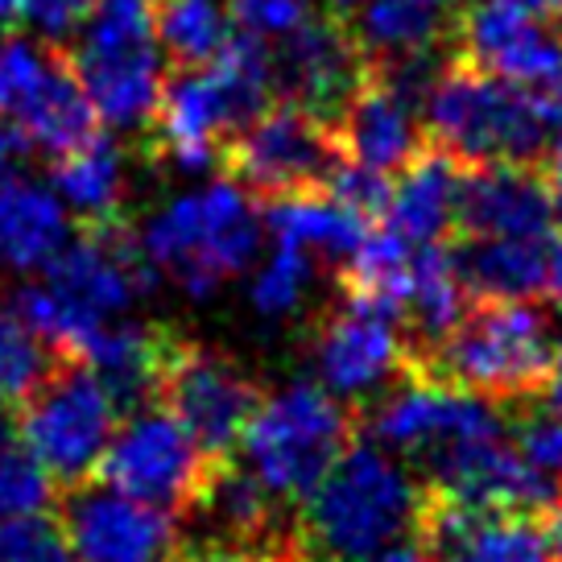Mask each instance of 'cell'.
<instances>
[{"label": "cell", "instance_id": "cell-1", "mask_svg": "<svg viewBox=\"0 0 562 562\" xmlns=\"http://www.w3.org/2000/svg\"><path fill=\"white\" fill-rule=\"evenodd\" d=\"M422 480L381 442L356 435L290 517L281 562H376L409 542Z\"/></svg>", "mask_w": 562, "mask_h": 562}, {"label": "cell", "instance_id": "cell-2", "mask_svg": "<svg viewBox=\"0 0 562 562\" xmlns=\"http://www.w3.org/2000/svg\"><path fill=\"white\" fill-rule=\"evenodd\" d=\"M550 351V315L533 299H472L439 348L405 369L517 409L542 393Z\"/></svg>", "mask_w": 562, "mask_h": 562}, {"label": "cell", "instance_id": "cell-3", "mask_svg": "<svg viewBox=\"0 0 562 562\" xmlns=\"http://www.w3.org/2000/svg\"><path fill=\"white\" fill-rule=\"evenodd\" d=\"M422 133L426 140L456 154L463 166L480 161H521L538 166L554 124L529 88L496 79L475 63L447 50L422 100Z\"/></svg>", "mask_w": 562, "mask_h": 562}, {"label": "cell", "instance_id": "cell-4", "mask_svg": "<svg viewBox=\"0 0 562 562\" xmlns=\"http://www.w3.org/2000/svg\"><path fill=\"white\" fill-rule=\"evenodd\" d=\"M356 435H360L356 405L335 397L331 389L299 381L257 402L236 451L240 463L281 505H299L335 459L348 451Z\"/></svg>", "mask_w": 562, "mask_h": 562}, {"label": "cell", "instance_id": "cell-5", "mask_svg": "<svg viewBox=\"0 0 562 562\" xmlns=\"http://www.w3.org/2000/svg\"><path fill=\"white\" fill-rule=\"evenodd\" d=\"M261 228L257 199L240 182L220 178L207 191L182 194L170 207H161L137 240L154 269L178 278L191 299H211L257 257Z\"/></svg>", "mask_w": 562, "mask_h": 562}, {"label": "cell", "instance_id": "cell-6", "mask_svg": "<svg viewBox=\"0 0 562 562\" xmlns=\"http://www.w3.org/2000/svg\"><path fill=\"white\" fill-rule=\"evenodd\" d=\"M67 54L95 121L140 137L166 88V58L154 37V0H95L79 46Z\"/></svg>", "mask_w": 562, "mask_h": 562}, {"label": "cell", "instance_id": "cell-7", "mask_svg": "<svg viewBox=\"0 0 562 562\" xmlns=\"http://www.w3.org/2000/svg\"><path fill=\"white\" fill-rule=\"evenodd\" d=\"M116 405L100 385V376L83 360L58 356L25 402L13 409V430L42 463L54 488H70L91 480L116 430Z\"/></svg>", "mask_w": 562, "mask_h": 562}, {"label": "cell", "instance_id": "cell-8", "mask_svg": "<svg viewBox=\"0 0 562 562\" xmlns=\"http://www.w3.org/2000/svg\"><path fill=\"white\" fill-rule=\"evenodd\" d=\"M344 149L331 124L311 116L290 100H269L252 121L228 140L220 170L240 182L252 199H285V194L327 191L331 175L344 166Z\"/></svg>", "mask_w": 562, "mask_h": 562}, {"label": "cell", "instance_id": "cell-9", "mask_svg": "<svg viewBox=\"0 0 562 562\" xmlns=\"http://www.w3.org/2000/svg\"><path fill=\"white\" fill-rule=\"evenodd\" d=\"M211 463L215 459L191 439V430L166 405L154 402L124 414L91 480L133 501H145L154 509L175 513L182 521V513L191 509V501L207 480Z\"/></svg>", "mask_w": 562, "mask_h": 562}, {"label": "cell", "instance_id": "cell-10", "mask_svg": "<svg viewBox=\"0 0 562 562\" xmlns=\"http://www.w3.org/2000/svg\"><path fill=\"white\" fill-rule=\"evenodd\" d=\"M261 397L265 389L240 360L203 348L178 331L175 348L166 356V369H161L158 402L191 430V439L211 459L236 456L240 430Z\"/></svg>", "mask_w": 562, "mask_h": 562}, {"label": "cell", "instance_id": "cell-11", "mask_svg": "<svg viewBox=\"0 0 562 562\" xmlns=\"http://www.w3.org/2000/svg\"><path fill=\"white\" fill-rule=\"evenodd\" d=\"M50 513L79 562H178L182 521L100 480L54 488Z\"/></svg>", "mask_w": 562, "mask_h": 562}, {"label": "cell", "instance_id": "cell-12", "mask_svg": "<svg viewBox=\"0 0 562 562\" xmlns=\"http://www.w3.org/2000/svg\"><path fill=\"white\" fill-rule=\"evenodd\" d=\"M269 63H273V100L306 108L331 128L372 67L364 50L356 46L348 21L331 13H315L299 30L278 37Z\"/></svg>", "mask_w": 562, "mask_h": 562}, {"label": "cell", "instance_id": "cell-13", "mask_svg": "<svg viewBox=\"0 0 562 562\" xmlns=\"http://www.w3.org/2000/svg\"><path fill=\"white\" fill-rule=\"evenodd\" d=\"M311 344L323 389L356 405V414L405 372L402 318L376 306L335 299L331 311L318 315Z\"/></svg>", "mask_w": 562, "mask_h": 562}, {"label": "cell", "instance_id": "cell-14", "mask_svg": "<svg viewBox=\"0 0 562 562\" xmlns=\"http://www.w3.org/2000/svg\"><path fill=\"white\" fill-rule=\"evenodd\" d=\"M447 50L529 91L562 75V37L521 0H468L451 13Z\"/></svg>", "mask_w": 562, "mask_h": 562}, {"label": "cell", "instance_id": "cell-15", "mask_svg": "<svg viewBox=\"0 0 562 562\" xmlns=\"http://www.w3.org/2000/svg\"><path fill=\"white\" fill-rule=\"evenodd\" d=\"M456 232L459 236L554 240V203H550L542 166H521V161L463 166Z\"/></svg>", "mask_w": 562, "mask_h": 562}, {"label": "cell", "instance_id": "cell-16", "mask_svg": "<svg viewBox=\"0 0 562 562\" xmlns=\"http://www.w3.org/2000/svg\"><path fill=\"white\" fill-rule=\"evenodd\" d=\"M418 116V100L397 79H389L381 67H369L360 91L335 121V137H339V149L348 161L381 170V175H397L426 140Z\"/></svg>", "mask_w": 562, "mask_h": 562}, {"label": "cell", "instance_id": "cell-17", "mask_svg": "<svg viewBox=\"0 0 562 562\" xmlns=\"http://www.w3.org/2000/svg\"><path fill=\"white\" fill-rule=\"evenodd\" d=\"M175 339V327H158V323H104L91 335L79 360L100 376V385L116 405V418L158 402L161 369Z\"/></svg>", "mask_w": 562, "mask_h": 562}, {"label": "cell", "instance_id": "cell-18", "mask_svg": "<svg viewBox=\"0 0 562 562\" xmlns=\"http://www.w3.org/2000/svg\"><path fill=\"white\" fill-rule=\"evenodd\" d=\"M459 182H463V161L435 140H422L418 154L393 178L385 228L397 232L405 245L447 240V232H456Z\"/></svg>", "mask_w": 562, "mask_h": 562}, {"label": "cell", "instance_id": "cell-19", "mask_svg": "<svg viewBox=\"0 0 562 562\" xmlns=\"http://www.w3.org/2000/svg\"><path fill=\"white\" fill-rule=\"evenodd\" d=\"M468 285L456 269V252L447 240L418 245L409 252V285L402 306V335H405V364H422L430 351L451 335L463 311H468Z\"/></svg>", "mask_w": 562, "mask_h": 562}, {"label": "cell", "instance_id": "cell-20", "mask_svg": "<svg viewBox=\"0 0 562 562\" xmlns=\"http://www.w3.org/2000/svg\"><path fill=\"white\" fill-rule=\"evenodd\" d=\"M451 0H360L348 30L369 63L389 67L405 58L447 50Z\"/></svg>", "mask_w": 562, "mask_h": 562}, {"label": "cell", "instance_id": "cell-21", "mask_svg": "<svg viewBox=\"0 0 562 562\" xmlns=\"http://www.w3.org/2000/svg\"><path fill=\"white\" fill-rule=\"evenodd\" d=\"M13 124L30 137V145H34L37 154H46L50 161L70 154V149H79L83 140L100 133L88 91L79 83L75 67H70L67 46L54 50L50 67L42 75V83H37L34 95L18 108Z\"/></svg>", "mask_w": 562, "mask_h": 562}, {"label": "cell", "instance_id": "cell-22", "mask_svg": "<svg viewBox=\"0 0 562 562\" xmlns=\"http://www.w3.org/2000/svg\"><path fill=\"white\" fill-rule=\"evenodd\" d=\"M70 224L63 203L42 182L25 175L0 178V265L4 269H46L58 248L67 245Z\"/></svg>", "mask_w": 562, "mask_h": 562}, {"label": "cell", "instance_id": "cell-23", "mask_svg": "<svg viewBox=\"0 0 562 562\" xmlns=\"http://www.w3.org/2000/svg\"><path fill=\"white\" fill-rule=\"evenodd\" d=\"M546 245L513 236H456V269L472 299H533L546 294Z\"/></svg>", "mask_w": 562, "mask_h": 562}, {"label": "cell", "instance_id": "cell-24", "mask_svg": "<svg viewBox=\"0 0 562 562\" xmlns=\"http://www.w3.org/2000/svg\"><path fill=\"white\" fill-rule=\"evenodd\" d=\"M54 191L67 199L79 224H108L128 220L124 215V154L104 133L88 137L79 149L50 161Z\"/></svg>", "mask_w": 562, "mask_h": 562}, {"label": "cell", "instance_id": "cell-25", "mask_svg": "<svg viewBox=\"0 0 562 562\" xmlns=\"http://www.w3.org/2000/svg\"><path fill=\"white\" fill-rule=\"evenodd\" d=\"M265 228L273 232L278 245H299L318 257H348L351 248L364 240L372 228L369 220H360L356 211L339 207L327 191L311 194H285V199H269L261 203Z\"/></svg>", "mask_w": 562, "mask_h": 562}, {"label": "cell", "instance_id": "cell-26", "mask_svg": "<svg viewBox=\"0 0 562 562\" xmlns=\"http://www.w3.org/2000/svg\"><path fill=\"white\" fill-rule=\"evenodd\" d=\"M405 285H409V245L393 228H369L364 240L335 269L339 299L376 306L397 318L405 306Z\"/></svg>", "mask_w": 562, "mask_h": 562}, {"label": "cell", "instance_id": "cell-27", "mask_svg": "<svg viewBox=\"0 0 562 562\" xmlns=\"http://www.w3.org/2000/svg\"><path fill=\"white\" fill-rule=\"evenodd\" d=\"M232 34L224 0H154V37L170 70L207 67Z\"/></svg>", "mask_w": 562, "mask_h": 562}, {"label": "cell", "instance_id": "cell-28", "mask_svg": "<svg viewBox=\"0 0 562 562\" xmlns=\"http://www.w3.org/2000/svg\"><path fill=\"white\" fill-rule=\"evenodd\" d=\"M54 360L58 356L30 331V323L18 315L13 299H0V418H13V409L46 376Z\"/></svg>", "mask_w": 562, "mask_h": 562}, {"label": "cell", "instance_id": "cell-29", "mask_svg": "<svg viewBox=\"0 0 562 562\" xmlns=\"http://www.w3.org/2000/svg\"><path fill=\"white\" fill-rule=\"evenodd\" d=\"M54 501L50 475L30 456V447L18 439L13 418H0V521L46 513Z\"/></svg>", "mask_w": 562, "mask_h": 562}, {"label": "cell", "instance_id": "cell-30", "mask_svg": "<svg viewBox=\"0 0 562 562\" xmlns=\"http://www.w3.org/2000/svg\"><path fill=\"white\" fill-rule=\"evenodd\" d=\"M456 562H550L533 517L488 513L459 546Z\"/></svg>", "mask_w": 562, "mask_h": 562}, {"label": "cell", "instance_id": "cell-31", "mask_svg": "<svg viewBox=\"0 0 562 562\" xmlns=\"http://www.w3.org/2000/svg\"><path fill=\"white\" fill-rule=\"evenodd\" d=\"M311 273H315V265H311V252L299 245H278V252L269 257L257 281H252V306L261 311V315H294L299 311V302L306 299V285H311Z\"/></svg>", "mask_w": 562, "mask_h": 562}, {"label": "cell", "instance_id": "cell-32", "mask_svg": "<svg viewBox=\"0 0 562 562\" xmlns=\"http://www.w3.org/2000/svg\"><path fill=\"white\" fill-rule=\"evenodd\" d=\"M0 562H79L54 513H25L0 521Z\"/></svg>", "mask_w": 562, "mask_h": 562}, {"label": "cell", "instance_id": "cell-33", "mask_svg": "<svg viewBox=\"0 0 562 562\" xmlns=\"http://www.w3.org/2000/svg\"><path fill=\"white\" fill-rule=\"evenodd\" d=\"M513 451L526 459L533 472L554 480L562 488V414L550 405H517L513 418Z\"/></svg>", "mask_w": 562, "mask_h": 562}, {"label": "cell", "instance_id": "cell-34", "mask_svg": "<svg viewBox=\"0 0 562 562\" xmlns=\"http://www.w3.org/2000/svg\"><path fill=\"white\" fill-rule=\"evenodd\" d=\"M228 18L236 34L278 42L315 18V0H228Z\"/></svg>", "mask_w": 562, "mask_h": 562}, {"label": "cell", "instance_id": "cell-35", "mask_svg": "<svg viewBox=\"0 0 562 562\" xmlns=\"http://www.w3.org/2000/svg\"><path fill=\"white\" fill-rule=\"evenodd\" d=\"M95 0H25L21 21H30L46 42H63L88 21Z\"/></svg>", "mask_w": 562, "mask_h": 562}, {"label": "cell", "instance_id": "cell-36", "mask_svg": "<svg viewBox=\"0 0 562 562\" xmlns=\"http://www.w3.org/2000/svg\"><path fill=\"white\" fill-rule=\"evenodd\" d=\"M178 562H281V554H265V550H248V546L194 542L178 550Z\"/></svg>", "mask_w": 562, "mask_h": 562}, {"label": "cell", "instance_id": "cell-37", "mask_svg": "<svg viewBox=\"0 0 562 562\" xmlns=\"http://www.w3.org/2000/svg\"><path fill=\"white\" fill-rule=\"evenodd\" d=\"M542 175H546V187H550V203H554V224H562V128L550 137L542 154Z\"/></svg>", "mask_w": 562, "mask_h": 562}, {"label": "cell", "instance_id": "cell-38", "mask_svg": "<svg viewBox=\"0 0 562 562\" xmlns=\"http://www.w3.org/2000/svg\"><path fill=\"white\" fill-rule=\"evenodd\" d=\"M538 517H542L538 533H542L546 554H550V562H562V492H559V501H554L550 509L538 513Z\"/></svg>", "mask_w": 562, "mask_h": 562}, {"label": "cell", "instance_id": "cell-39", "mask_svg": "<svg viewBox=\"0 0 562 562\" xmlns=\"http://www.w3.org/2000/svg\"><path fill=\"white\" fill-rule=\"evenodd\" d=\"M538 397H542V405L562 414V344H554V351H550V364H546V381Z\"/></svg>", "mask_w": 562, "mask_h": 562}, {"label": "cell", "instance_id": "cell-40", "mask_svg": "<svg viewBox=\"0 0 562 562\" xmlns=\"http://www.w3.org/2000/svg\"><path fill=\"white\" fill-rule=\"evenodd\" d=\"M546 294L562 302V240L546 245Z\"/></svg>", "mask_w": 562, "mask_h": 562}, {"label": "cell", "instance_id": "cell-41", "mask_svg": "<svg viewBox=\"0 0 562 562\" xmlns=\"http://www.w3.org/2000/svg\"><path fill=\"white\" fill-rule=\"evenodd\" d=\"M521 4L542 21H562V0H521Z\"/></svg>", "mask_w": 562, "mask_h": 562}, {"label": "cell", "instance_id": "cell-42", "mask_svg": "<svg viewBox=\"0 0 562 562\" xmlns=\"http://www.w3.org/2000/svg\"><path fill=\"white\" fill-rule=\"evenodd\" d=\"M25 0H0V25H18Z\"/></svg>", "mask_w": 562, "mask_h": 562}, {"label": "cell", "instance_id": "cell-43", "mask_svg": "<svg viewBox=\"0 0 562 562\" xmlns=\"http://www.w3.org/2000/svg\"><path fill=\"white\" fill-rule=\"evenodd\" d=\"M0 42H4V25H0Z\"/></svg>", "mask_w": 562, "mask_h": 562}]
</instances>
